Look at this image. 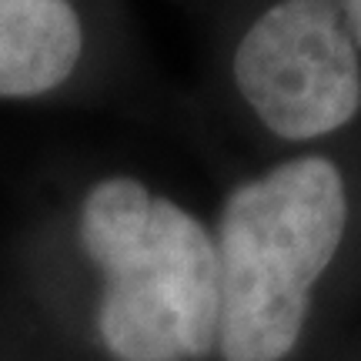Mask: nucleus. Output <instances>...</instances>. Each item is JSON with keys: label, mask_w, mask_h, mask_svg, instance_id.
Masks as SVG:
<instances>
[{"label": "nucleus", "mask_w": 361, "mask_h": 361, "mask_svg": "<svg viewBox=\"0 0 361 361\" xmlns=\"http://www.w3.org/2000/svg\"><path fill=\"white\" fill-rule=\"evenodd\" d=\"M338 11H341V20H345V30L355 47H361V0H335Z\"/></svg>", "instance_id": "39448f33"}, {"label": "nucleus", "mask_w": 361, "mask_h": 361, "mask_svg": "<svg viewBox=\"0 0 361 361\" xmlns=\"http://www.w3.org/2000/svg\"><path fill=\"white\" fill-rule=\"evenodd\" d=\"M84 51L71 0H0V97H37L64 84Z\"/></svg>", "instance_id": "20e7f679"}, {"label": "nucleus", "mask_w": 361, "mask_h": 361, "mask_svg": "<svg viewBox=\"0 0 361 361\" xmlns=\"http://www.w3.org/2000/svg\"><path fill=\"white\" fill-rule=\"evenodd\" d=\"M348 194L328 157H295L228 194L218 221L224 361H281L295 351L311 288L341 247Z\"/></svg>", "instance_id": "f03ea898"}, {"label": "nucleus", "mask_w": 361, "mask_h": 361, "mask_svg": "<svg viewBox=\"0 0 361 361\" xmlns=\"http://www.w3.org/2000/svg\"><path fill=\"white\" fill-rule=\"evenodd\" d=\"M234 84L288 141L324 137L361 107V67L335 0H278L234 54Z\"/></svg>", "instance_id": "7ed1b4c3"}, {"label": "nucleus", "mask_w": 361, "mask_h": 361, "mask_svg": "<svg viewBox=\"0 0 361 361\" xmlns=\"http://www.w3.org/2000/svg\"><path fill=\"white\" fill-rule=\"evenodd\" d=\"M80 247L101 271L97 335L117 361H204L218 348L214 238L171 197L134 178L94 184Z\"/></svg>", "instance_id": "f257e3e1"}]
</instances>
